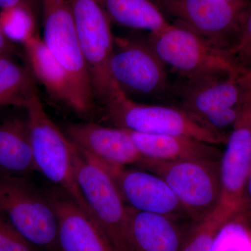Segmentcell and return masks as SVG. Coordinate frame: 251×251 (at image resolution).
Masks as SVG:
<instances>
[{
  "label": "cell",
  "instance_id": "cell-1",
  "mask_svg": "<svg viewBox=\"0 0 251 251\" xmlns=\"http://www.w3.org/2000/svg\"><path fill=\"white\" fill-rule=\"evenodd\" d=\"M24 108L27 113L36 171L72 196L94 219L75 181L73 168L74 144L50 118L38 93L31 96Z\"/></svg>",
  "mask_w": 251,
  "mask_h": 251
},
{
  "label": "cell",
  "instance_id": "cell-2",
  "mask_svg": "<svg viewBox=\"0 0 251 251\" xmlns=\"http://www.w3.org/2000/svg\"><path fill=\"white\" fill-rule=\"evenodd\" d=\"M0 212L34 247L59 251L55 212L44 191L27 177L0 176Z\"/></svg>",
  "mask_w": 251,
  "mask_h": 251
},
{
  "label": "cell",
  "instance_id": "cell-3",
  "mask_svg": "<svg viewBox=\"0 0 251 251\" xmlns=\"http://www.w3.org/2000/svg\"><path fill=\"white\" fill-rule=\"evenodd\" d=\"M138 166L166 181L193 223L201 221L219 206L220 160L162 161L143 158Z\"/></svg>",
  "mask_w": 251,
  "mask_h": 251
},
{
  "label": "cell",
  "instance_id": "cell-4",
  "mask_svg": "<svg viewBox=\"0 0 251 251\" xmlns=\"http://www.w3.org/2000/svg\"><path fill=\"white\" fill-rule=\"evenodd\" d=\"M72 158L75 181L94 219L116 251H131L126 204L110 175L75 145Z\"/></svg>",
  "mask_w": 251,
  "mask_h": 251
},
{
  "label": "cell",
  "instance_id": "cell-5",
  "mask_svg": "<svg viewBox=\"0 0 251 251\" xmlns=\"http://www.w3.org/2000/svg\"><path fill=\"white\" fill-rule=\"evenodd\" d=\"M94 95L104 106L122 95L109 64L114 47L110 21L98 0H68Z\"/></svg>",
  "mask_w": 251,
  "mask_h": 251
},
{
  "label": "cell",
  "instance_id": "cell-6",
  "mask_svg": "<svg viewBox=\"0 0 251 251\" xmlns=\"http://www.w3.org/2000/svg\"><path fill=\"white\" fill-rule=\"evenodd\" d=\"M41 6L43 41L70 77L80 115H87L95 97L69 1L41 0Z\"/></svg>",
  "mask_w": 251,
  "mask_h": 251
},
{
  "label": "cell",
  "instance_id": "cell-7",
  "mask_svg": "<svg viewBox=\"0 0 251 251\" xmlns=\"http://www.w3.org/2000/svg\"><path fill=\"white\" fill-rule=\"evenodd\" d=\"M105 108L117 128L146 134L181 135L214 145L227 142V136L209 129L181 108L138 103L125 95Z\"/></svg>",
  "mask_w": 251,
  "mask_h": 251
},
{
  "label": "cell",
  "instance_id": "cell-8",
  "mask_svg": "<svg viewBox=\"0 0 251 251\" xmlns=\"http://www.w3.org/2000/svg\"><path fill=\"white\" fill-rule=\"evenodd\" d=\"M109 69L117 87L128 98H160L173 90L168 67L148 39L114 38Z\"/></svg>",
  "mask_w": 251,
  "mask_h": 251
},
{
  "label": "cell",
  "instance_id": "cell-9",
  "mask_svg": "<svg viewBox=\"0 0 251 251\" xmlns=\"http://www.w3.org/2000/svg\"><path fill=\"white\" fill-rule=\"evenodd\" d=\"M164 14L227 57L237 44L244 11L226 0H167Z\"/></svg>",
  "mask_w": 251,
  "mask_h": 251
},
{
  "label": "cell",
  "instance_id": "cell-10",
  "mask_svg": "<svg viewBox=\"0 0 251 251\" xmlns=\"http://www.w3.org/2000/svg\"><path fill=\"white\" fill-rule=\"evenodd\" d=\"M148 39L166 67L182 77L184 82L238 69L225 54L192 31L174 23L150 34Z\"/></svg>",
  "mask_w": 251,
  "mask_h": 251
},
{
  "label": "cell",
  "instance_id": "cell-11",
  "mask_svg": "<svg viewBox=\"0 0 251 251\" xmlns=\"http://www.w3.org/2000/svg\"><path fill=\"white\" fill-rule=\"evenodd\" d=\"M226 144L220 160L221 196L218 208L229 219L244 209L246 186L251 167V85Z\"/></svg>",
  "mask_w": 251,
  "mask_h": 251
},
{
  "label": "cell",
  "instance_id": "cell-12",
  "mask_svg": "<svg viewBox=\"0 0 251 251\" xmlns=\"http://www.w3.org/2000/svg\"><path fill=\"white\" fill-rule=\"evenodd\" d=\"M249 78V71L237 69L186 81L179 89L181 108L202 125L206 117L216 112L240 111Z\"/></svg>",
  "mask_w": 251,
  "mask_h": 251
},
{
  "label": "cell",
  "instance_id": "cell-13",
  "mask_svg": "<svg viewBox=\"0 0 251 251\" xmlns=\"http://www.w3.org/2000/svg\"><path fill=\"white\" fill-rule=\"evenodd\" d=\"M95 160L110 175L126 205L175 221L191 220L171 188L160 176L144 170L114 166Z\"/></svg>",
  "mask_w": 251,
  "mask_h": 251
},
{
  "label": "cell",
  "instance_id": "cell-14",
  "mask_svg": "<svg viewBox=\"0 0 251 251\" xmlns=\"http://www.w3.org/2000/svg\"><path fill=\"white\" fill-rule=\"evenodd\" d=\"M57 216L59 251H116L100 226L62 189L44 190Z\"/></svg>",
  "mask_w": 251,
  "mask_h": 251
},
{
  "label": "cell",
  "instance_id": "cell-15",
  "mask_svg": "<svg viewBox=\"0 0 251 251\" xmlns=\"http://www.w3.org/2000/svg\"><path fill=\"white\" fill-rule=\"evenodd\" d=\"M66 135L82 152L114 166H138L143 160L126 130L87 122L71 124Z\"/></svg>",
  "mask_w": 251,
  "mask_h": 251
},
{
  "label": "cell",
  "instance_id": "cell-16",
  "mask_svg": "<svg viewBox=\"0 0 251 251\" xmlns=\"http://www.w3.org/2000/svg\"><path fill=\"white\" fill-rule=\"evenodd\" d=\"M131 251H180L188 229L167 216L126 205Z\"/></svg>",
  "mask_w": 251,
  "mask_h": 251
},
{
  "label": "cell",
  "instance_id": "cell-17",
  "mask_svg": "<svg viewBox=\"0 0 251 251\" xmlns=\"http://www.w3.org/2000/svg\"><path fill=\"white\" fill-rule=\"evenodd\" d=\"M23 44L27 65L36 81L45 88L49 97L80 115V105L70 77L38 33L28 36Z\"/></svg>",
  "mask_w": 251,
  "mask_h": 251
},
{
  "label": "cell",
  "instance_id": "cell-18",
  "mask_svg": "<svg viewBox=\"0 0 251 251\" xmlns=\"http://www.w3.org/2000/svg\"><path fill=\"white\" fill-rule=\"evenodd\" d=\"M126 130L142 156L149 159L162 161L218 160L221 156L214 145L189 137L146 134Z\"/></svg>",
  "mask_w": 251,
  "mask_h": 251
},
{
  "label": "cell",
  "instance_id": "cell-19",
  "mask_svg": "<svg viewBox=\"0 0 251 251\" xmlns=\"http://www.w3.org/2000/svg\"><path fill=\"white\" fill-rule=\"evenodd\" d=\"M35 171L27 120L0 125V176L27 177Z\"/></svg>",
  "mask_w": 251,
  "mask_h": 251
},
{
  "label": "cell",
  "instance_id": "cell-20",
  "mask_svg": "<svg viewBox=\"0 0 251 251\" xmlns=\"http://www.w3.org/2000/svg\"><path fill=\"white\" fill-rule=\"evenodd\" d=\"M110 22L122 27L156 33L168 27L161 8L152 0H98Z\"/></svg>",
  "mask_w": 251,
  "mask_h": 251
},
{
  "label": "cell",
  "instance_id": "cell-21",
  "mask_svg": "<svg viewBox=\"0 0 251 251\" xmlns=\"http://www.w3.org/2000/svg\"><path fill=\"white\" fill-rule=\"evenodd\" d=\"M35 77L29 66H21L11 57L0 56V107L25 108L31 96L38 93Z\"/></svg>",
  "mask_w": 251,
  "mask_h": 251
},
{
  "label": "cell",
  "instance_id": "cell-22",
  "mask_svg": "<svg viewBox=\"0 0 251 251\" xmlns=\"http://www.w3.org/2000/svg\"><path fill=\"white\" fill-rule=\"evenodd\" d=\"M210 251H251V221L243 212L226 221L216 234Z\"/></svg>",
  "mask_w": 251,
  "mask_h": 251
},
{
  "label": "cell",
  "instance_id": "cell-23",
  "mask_svg": "<svg viewBox=\"0 0 251 251\" xmlns=\"http://www.w3.org/2000/svg\"><path fill=\"white\" fill-rule=\"evenodd\" d=\"M227 220L217 207L201 221L193 223L180 251H210L218 231Z\"/></svg>",
  "mask_w": 251,
  "mask_h": 251
},
{
  "label": "cell",
  "instance_id": "cell-24",
  "mask_svg": "<svg viewBox=\"0 0 251 251\" xmlns=\"http://www.w3.org/2000/svg\"><path fill=\"white\" fill-rule=\"evenodd\" d=\"M38 20L35 15L23 8L1 10L0 26L10 41L25 40L37 32Z\"/></svg>",
  "mask_w": 251,
  "mask_h": 251
},
{
  "label": "cell",
  "instance_id": "cell-25",
  "mask_svg": "<svg viewBox=\"0 0 251 251\" xmlns=\"http://www.w3.org/2000/svg\"><path fill=\"white\" fill-rule=\"evenodd\" d=\"M227 57L238 69L251 70V2L243 13L239 39Z\"/></svg>",
  "mask_w": 251,
  "mask_h": 251
},
{
  "label": "cell",
  "instance_id": "cell-26",
  "mask_svg": "<svg viewBox=\"0 0 251 251\" xmlns=\"http://www.w3.org/2000/svg\"><path fill=\"white\" fill-rule=\"evenodd\" d=\"M0 251H42L27 242L0 212Z\"/></svg>",
  "mask_w": 251,
  "mask_h": 251
},
{
  "label": "cell",
  "instance_id": "cell-27",
  "mask_svg": "<svg viewBox=\"0 0 251 251\" xmlns=\"http://www.w3.org/2000/svg\"><path fill=\"white\" fill-rule=\"evenodd\" d=\"M21 7L33 13L36 17L41 16V0H0V9Z\"/></svg>",
  "mask_w": 251,
  "mask_h": 251
},
{
  "label": "cell",
  "instance_id": "cell-28",
  "mask_svg": "<svg viewBox=\"0 0 251 251\" xmlns=\"http://www.w3.org/2000/svg\"><path fill=\"white\" fill-rule=\"evenodd\" d=\"M242 212L244 213L251 221V167L246 186L244 209Z\"/></svg>",
  "mask_w": 251,
  "mask_h": 251
},
{
  "label": "cell",
  "instance_id": "cell-29",
  "mask_svg": "<svg viewBox=\"0 0 251 251\" xmlns=\"http://www.w3.org/2000/svg\"><path fill=\"white\" fill-rule=\"evenodd\" d=\"M226 1H229L242 11L246 10L251 3L249 0H226Z\"/></svg>",
  "mask_w": 251,
  "mask_h": 251
},
{
  "label": "cell",
  "instance_id": "cell-30",
  "mask_svg": "<svg viewBox=\"0 0 251 251\" xmlns=\"http://www.w3.org/2000/svg\"><path fill=\"white\" fill-rule=\"evenodd\" d=\"M153 2L156 3L157 5H158V6H159L160 8H161V6L162 5L164 4L165 1H166L167 0H152Z\"/></svg>",
  "mask_w": 251,
  "mask_h": 251
}]
</instances>
